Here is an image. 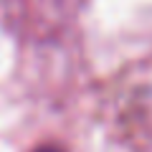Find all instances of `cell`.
Masks as SVG:
<instances>
[{
	"instance_id": "cell-1",
	"label": "cell",
	"mask_w": 152,
	"mask_h": 152,
	"mask_svg": "<svg viewBox=\"0 0 152 152\" xmlns=\"http://www.w3.org/2000/svg\"><path fill=\"white\" fill-rule=\"evenodd\" d=\"M36 152H61L58 147H51V145H46V147H38Z\"/></svg>"
}]
</instances>
